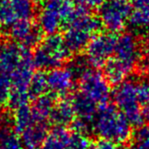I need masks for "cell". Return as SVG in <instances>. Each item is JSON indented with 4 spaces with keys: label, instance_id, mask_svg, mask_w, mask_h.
<instances>
[{
    "label": "cell",
    "instance_id": "17",
    "mask_svg": "<svg viewBox=\"0 0 149 149\" xmlns=\"http://www.w3.org/2000/svg\"><path fill=\"white\" fill-rule=\"evenodd\" d=\"M70 133L65 126L56 125L48 132L40 149H67Z\"/></svg>",
    "mask_w": 149,
    "mask_h": 149
},
{
    "label": "cell",
    "instance_id": "30",
    "mask_svg": "<svg viewBox=\"0 0 149 149\" xmlns=\"http://www.w3.org/2000/svg\"><path fill=\"white\" fill-rule=\"evenodd\" d=\"M137 95L141 104H149V78H145L136 82Z\"/></svg>",
    "mask_w": 149,
    "mask_h": 149
},
{
    "label": "cell",
    "instance_id": "29",
    "mask_svg": "<svg viewBox=\"0 0 149 149\" xmlns=\"http://www.w3.org/2000/svg\"><path fill=\"white\" fill-rule=\"evenodd\" d=\"M10 90H12L10 75L0 71V102L2 104L7 103Z\"/></svg>",
    "mask_w": 149,
    "mask_h": 149
},
{
    "label": "cell",
    "instance_id": "13",
    "mask_svg": "<svg viewBox=\"0 0 149 149\" xmlns=\"http://www.w3.org/2000/svg\"><path fill=\"white\" fill-rule=\"evenodd\" d=\"M48 123L36 122L20 134L25 149H40L48 134Z\"/></svg>",
    "mask_w": 149,
    "mask_h": 149
},
{
    "label": "cell",
    "instance_id": "36",
    "mask_svg": "<svg viewBox=\"0 0 149 149\" xmlns=\"http://www.w3.org/2000/svg\"><path fill=\"white\" fill-rule=\"evenodd\" d=\"M144 42L149 48V28L144 31Z\"/></svg>",
    "mask_w": 149,
    "mask_h": 149
},
{
    "label": "cell",
    "instance_id": "35",
    "mask_svg": "<svg viewBox=\"0 0 149 149\" xmlns=\"http://www.w3.org/2000/svg\"><path fill=\"white\" fill-rule=\"evenodd\" d=\"M143 116H144V120L149 123V104L145 105L144 109H143Z\"/></svg>",
    "mask_w": 149,
    "mask_h": 149
},
{
    "label": "cell",
    "instance_id": "8",
    "mask_svg": "<svg viewBox=\"0 0 149 149\" xmlns=\"http://www.w3.org/2000/svg\"><path fill=\"white\" fill-rule=\"evenodd\" d=\"M42 33L39 27H36L31 20L25 19H17L9 29L10 38L27 49L37 46L42 39Z\"/></svg>",
    "mask_w": 149,
    "mask_h": 149
},
{
    "label": "cell",
    "instance_id": "37",
    "mask_svg": "<svg viewBox=\"0 0 149 149\" xmlns=\"http://www.w3.org/2000/svg\"><path fill=\"white\" fill-rule=\"evenodd\" d=\"M46 0H31V2L33 3L34 5H41V4H44Z\"/></svg>",
    "mask_w": 149,
    "mask_h": 149
},
{
    "label": "cell",
    "instance_id": "20",
    "mask_svg": "<svg viewBox=\"0 0 149 149\" xmlns=\"http://www.w3.org/2000/svg\"><path fill=\"white\" fill-rule=\"evenodd\" d=\"M34 123H36V121L32 114L31 107L29 105H25V107L14 110L13 125L15 133L21 134L25 129H27L29 126H31Z\"/></svg>",
    "mask_w": 149,
    "mask_h": 149
},
{
    "label": "cell",
    "instance_id": "38",
    "mask_svg": "<svg viewBox=\"0 0 149 149\" xmlns=\"http://www.w3.org/2000/svg\"><path fill=\"white\" fill-rule=\"evenodd\" d=\"M3 47H4V44L0 41V55H1V53H2V50H3Z\"/></svg>",
    "mask_w": 149,
    "mask_h": 149
},
{
    "label": "cell",
    "instance_id": "7",
    "mask_svg": "<svg viewBox=\"0 0 149 149\" xmlns=\"http://www.w3.org/2000/svg\"><path fill=\"white\" fill-rule=\"evenodd\" d=\"M114 54L116 59L130 73L138 67L143 54V49L140 48L135 35L129 32H125L117 38Z\"/></svg>",
    "mask_w": 149,
    "mask_h": 149
},
{
    "label": "cell",
    "instance_id": "39",
    "mask_svg": "<svg viewBox=\"0 0 149 149\" xmlns=\"http://www.w3.org/2000/svg\"><path fill=\"white\" fill-rule=\"evenodd\" d=\"M1 104H2V103L0 102V109H1Z\"/></svg>",
    "mask_w": 149,
    "mask_h": 149
},
{
    "label": "cell",
    "instance_id": "16",
    "mask_svg": "<svg viewBox=\"0 0 149 149\" xmlns=\"http://www.w3.org/2000/svg\"><path fill=\"white\" fill-rule=\"evenodd\" d=\"M63 19L53 10L44 7L38 15V27L43 33L47 35L57 33L62 25Z\"/></svg>",
    "mask_w": 149,
    "mask_h": 149
},
{
    "label": "cell",
    "instance_id": "26",
    "mask_svg": "<svg viewBox=\"0 0 149 149\" xmlns=\"http://www.w3.org/2000/svg\"><path fill=\"white\" fill-rule=\"evenodd\" d=\"M17 18L8 0H0V27L10 26Z\"/></svg>",
    "mask_w": 149,
    "mask_h": 149
},
{
    "label": "cell",
    "instance_id": "9",
    "mask_svg": "<svg viewBox=\"0 0 149 149\" xmlns=\"http://www.w3.org/2000/svg\"><path fill=\"white\" fill-rule=\"evenodd\" d=\"M75 73L70 68H55L47 74L49 89L56 96H67L73 88Z\"/></svg>",
    "mask_w": 149,
    "mask_h": 149
},
{
    "label": "cell",
    "instance_id": "2",
    "mask_svg": "<svg viewBox=\"0 0 149 149\" xmlns=\"http://www.w3.org/2000/svg\"><path fill=\"white\" fill-rule=\"evenodd\" d=\"M71 53L66 45L64 36L58 33L47 35L32 54L34 67L39 70H49L59 68L70 59Z\"/></svg>",
    "mask_w": 149,
    "mask_h": 149
},
{
    "label": "cell",
    "instance_id": "11",
    "mask_svg": "<svg viewBox=\"0 0 149 149\" xmlns=\"http://www.w3.org/2000/svg\"><path fill=\"white\" fill-rule=\"evenodd\" d=\"M93 36V33L82 27L68 26L66 27L64 39L71 52H80L86 49Z\"/></svg>",
    "mask_w": 149,
    "mask_h": 149
},
{
    "label": "cell",
    "instance_id": "15",
    "mask_svg": "<svg viewBox=\"0 0 149 149\" xmlns=\"http://www.w3.org/2000/svg\"><path fill=\"white\" fill-rule=\"evenodd\" d=\"M56 95L54 93H45L34 100L31 110L36 122L47 123L49 119L54 105L56 104Z\"/></svg>",
    "mask_w": 149,
    "mask_h": 149
},
{
    "label": "cell",
    "instance_id": "23",
    "mask_svg": "<svg viewBox=\"0 0 149 149\" xmlns=\"http://www.w3.org/2000/svg\"><path fill=\"white\" fill-rule=\"evenodd\" d=\"M126 149H149V125L138 126Z\"/></svg>",
    "mask_w": 149,
    "mask_h": 149
},
{
    "label": "cell",
    "instance_id": "18",
    "mask_svg": "<svg viewBox=\"0 0 149 149\" xmlns=\"http://www.w3.org/2000/svg\"><path fill=\"white\" fill-rule=\"evenodd\" d=\"M133 10L131 12L132 23L141 29L149 28V0H130Z\"/></svg>",
    "mask_w": 149,
    "mask_h": 149
},
{
    "label": "cell",
    "instance_id": "12",
    "mask_svg": "<svg viewBox=\"0 0 149 149\" xmlns=\"http://www.w3.org/2000/svg\"><path fill=\"white\" fill-rule=\"evenodd\" d=\"M76 118L75 110L72 103V98L64 96L54 105L49 120L55 125L66 126Z\"/></svg>",
    "mask_w": 149,
    "mask_h": 149
},
{
    "label": "cell",
    "instance_id": "28",
    "mask_svg": "<svg viewBox=\"0 0 149 149\" xmlns=\"http://www.w3.org/2000/svg\"><path fill=\"white\" fill-rule=\"evenodd\" d=\"M0 149H25V147L19 135L10 129L0 141Z\"/></svg>",
    "mask_w": 149,
    "mask_h": 149
},
{
    "label": "cell",
    "instance_id": "10",
    "mask_svg": "<svg viewBox=\"0 0 149 149\" xmlns=\"http://www.w3.org/2000/svg\"><path fill=\"white\" fill-rule=\"evenodd\" d=\"M25 47L17 43H6L0 55V71L10 75L19 67L26 52Z\"/></svg>",
    "mask_w": 149,
    "mask_h": 149
},
{
    "label": "cell",
    "instance_id": "3",
    "mask_svg": "<svg viewBox=\"0 0 149 149\" xmlns=\"http://www.w3.org/2000/svg\"><path fill=\"white\" fill-rule=\"evenodd\" d=\"M113 97L116 107L125 116L131 125L140 126L143 125L144 116L138 99L136 82L123 81L117 86Z\"/></svg>",
    "mask_w": 149,
    "mask_h": 149
},
{
    "label": "cell",
    "instance_id": "34",
    "mask_svg": "<svg viewBox=\"0 0 149 149\" xmlns=\"http://www.w3.org/2000/svg\"><path fill=\"white\" fill-rule=\"evenodd\" d=\"M10 130V127L7 123H5L3 121H0V141L3 138V136Z\"/></svg>",
    "mask_w": 149,
    "mask_h": 149
},
{
    "label": "cell",
    "instance_id": "14",
    "mask_svg": "<svg viewBox=\"0 0 149 149\" xmlns=\"http://www.w3.org/2000/svg\"><path fill=\"white\" fill-rule=\"evenodd\" d=\"M76 117L92 123L99 109V105L81 92L72 98Z\"/></svg>",
    "mask_w": 149,
    "mask_h": 149
},
{
    "label": "cell",
    "instance_id": "21",
    "mask_svg": "<svg viewBox=\"0 0 149 149\" xmlns=\"http://www.w3.org/2000/svg\"><path fill=\"white\" fill-rule=\"evenodd\" d=\"M48 89L49 86L47 74H45L43 71H38L36 73H33L28 90L29 96L31 99H37L38 97L44 95Z\"/></svg>",
    "mask_w": 149,
    "mask_h": 149
},
{
    "label": "cell",
    "instance_id": "22",
    "mask_svg": "<svg viewBox=\"0 0 149 149\" xmlns=\"http://www.w3.org/2000/svg\"><path fill=\"white\" fill-rule=\"evenodd\" d=\"M43 5L56 12L63 19L64 23L71 15L76 8L73 0H46Z\"/></svg>",
    "mask_w": 149,
    "mask_h": 149
},
{
    "label": "cell",
    "instance_id": "27",
    "mask_svg": "<svg viewBox=\"0 0 149 149\" xmlns=\"http://www.w3.org/2000/svg\"><path fill=\"white\" fill-rule=\"evenodd\" d=\"M30 100L31 98L29 96V92L18 91V90L12 89L9 95L8 101H7V104L12 109L16 110L18 108L28 105Z\"/></svg>",
    "mask_w": 149,
    "mask_h": 149
},
{
    "label": "cell",
    "instance_id": "33",
    "mask_svg": "<svg viewBox=\"0 0 149 149\" xmlns=\"http://www.w3.org/2000/svg\"><path fill=\"white\" fill-rule=\"evenodd\" d=\"M93 149H123V148L120 146L119 143H116L114 141L100 139L95 144H93Z\"/></svg>",
    "mask_w": 149,
    "mask_h": 149
},
{
    "label": "cell",
    "instance_id": "4",
    "mask_svg": "<svg viewBox=\"0 0 149 149\" xmlns=\"http://www.w3.org/2000/svg\"><path fill=\"white\" fill-rule=\"evenodd\" d=\"M79 89L99 107L107 104L111 95L110 84L96 68H86L79 76Z\"/></svg>",
    "mask_w": 149,
    "mask_h": 149
},
{
    "label": "cell",
    "instance_id": "6",
    "mask_svg": "<svg viewBox=\"0 0 149 149\" xmlns=\"http://www.w3.org/2000/svg\"><path fill=\"white\" fill-rule=\"evenodd\" d=\"M117 36L114 32L97 33L86 48V59L93 68L103 67L115 52Z\"/></svg>",
    "mask_w": 149,
    "mask_h": 149
},
{
    "label": "cell",
    "instance_id": "25",
    "mask_svg": "<svg viewBox=\"0 0 149 149\" xmlns=\"http://www.w3.org/2000/svg\"><path fill=\"white\" fill-rule=\"evenodd\" d=\"M67 149H93V144L86 134L73 132L70 134Z\"/></svg>",
    "mask_w": 149,
    "mask_h": 149
},
{
    "label": "cell",
    "instance_id": "31",
    "mask_svg": "<svg viewBox=\"0 0 149 149\" xmlns=\"http://www.w3.org/2000/svg\"><path fill=\"white\" fill-rule=\"evenodd\" d=\"M71 127L73 129V132L86 134L88 135V132L90 130V128H92V123L76 117L73 120V122L71 123Z\"/></svg>",
    "mask_w": 149,
    "mask_h": 149
},
{
    "label": "cell",
    "instance_id": "32",
    "mask_svg": "<svg viewBox=\"0 0 149 149\" xmlns=\"http://www.w3.org/2000/svg\"><path fill=\"white\" fill-rule=\"evenodd\" d=\"M73 1L77 7H81L86 10H92L100 8L104 0H73Z\"/></svg>",
    "mask_w": 149,
    "mask_h": 149
},
{
    "label": "cell",
    "instance_id": "5",
    "mask_svg": "<svg viewBox=\"0 0 149 149\" xmlns=\"http://www.w3.org/2000/svg\"><path fill=\"white\" fill-rule=\"evenodd\" d=\"M131 10L128 0H104L99 8V18L107 31L116 33L125 27Z\"/></svg>",
    "mask_w": 149,
    "mask_h": 149
},
{
    "label": "cell",
    "instance_id": "24",
    "mask_svg": "<svg viewBox=\"0 0 149 149\" xmlns=\"http://www.w3.org/2000/svg\"><path fill=\"white\" fill-rule=\"evenodd\" d=\"M17 19L31 20L34 15V4L31 0H10Z\"/></svg>",
    "mask_w": 149,
    "mask_h": 149
},
{
    "label": "cell",
    "instance_id": "19",
    "mask_svg": "<svg viewBox=\"0 0 149 149\" xmlns=\"http://www.w3.org/2000/svg\"><path fill=\"white\" fill-rule=\"evenodd\" d=\"M104 67V75L110 85L119 86L125 81L126 75L128 74L123 65L115 57L110 58Z\"/></svg>",
    "mask_w": 149,
    "mask_h": 149
},
{
    "label": "cell",
    "instance_id": "1",
    "mask_svg": "<svg viewBox=\"0 0 149 149\" xmlns=\"http://www.w3.org/2000/svg\"><path fill=\"white\" fill-rule=\"evenodd\" d=\"M92 130L100 139L119 144L126 143L132 136L131 123L117 107L109 104L99 107Z\"/></svg>",
    "mask_w": 149,
    "mask_h": 149
}]
</instances>
